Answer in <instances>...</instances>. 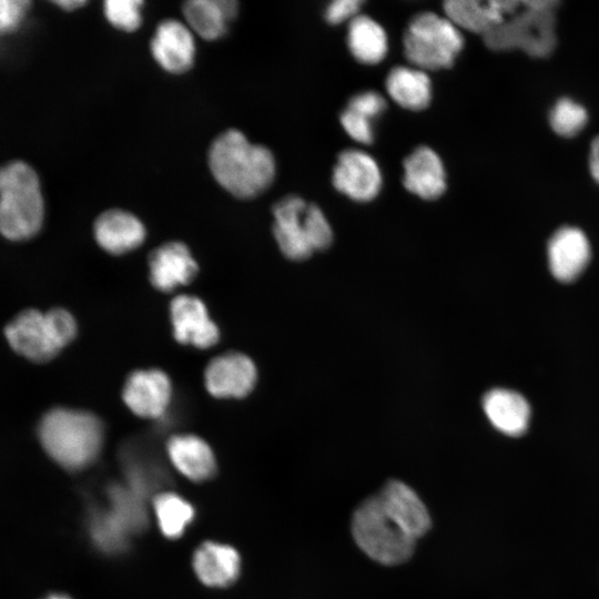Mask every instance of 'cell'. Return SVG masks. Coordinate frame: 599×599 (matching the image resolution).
Segmentation results:
<instances>
[{
    "mask_svg": "<svg viewBox=\"0 0 599 599\" xmlns=\"http://www.w3.org/2000/svg\"><path fill=\"white\" fill-rule=\"evenodd\" d=\"M209 164L220 185L241 199L264 192L275 175L272 152L263 145L252 144L235 129L223 132L213 141Z\"/></svg>",
    "mask_w": 599,
    "mask_h": 599,
    "instance_id": "obj_1",
    "label": "cell"
},
{
    "mask_svg": "<svg viewBox=\"0 0 599 599\" xmlns=\"http://www.w3.org/2000/svg\"><path fill=\"white\" fill-rule=\"evenodd\" d=\"M44 451L69 470L91 465L103 446L104 427L92 413L67 407L48 410L38 426Z\"/></svg>",
    "mask_w": 599,
    "mask_h": 599,
    "instance_id": "obj_2",
    "label": "cell"
},
{
    "mask_svg": "<svg viewBox=\"0 0 599 599\" xmlns=\"http://www.w3.org/2000/svg\"><path fill=\"white\" fill-rule=\"evenodd\" d=\"M557 0H520L505 22L484 35L494 51L518 50L532 59H547L558 45Z\"/></svg>",
    "mask_w": 599,
    "mask_h": 599,
    "instance_id": "obj_3",
    "label": "cell"
},
{
    "mask_svg": "<svg viewBox=\"0 0 599 599\" xmlns=\"http://www.w3.org/2000/svg\"><path fill=\"white\" fill-rule=\"evenodd\" d=\"M44 202L35 171L21 161L0 169V234L26 241L42 227Z\"/></svg>",
    "mask_w": 599,
    "mask_h": 599,
    "instance_id": "obj_4",
    "label": "cell"
},
{
    "mask_svg": "<svg viewBox=\"0 0 599 599\" xmlns=\"http://www.w3.org/2000/svg\"><path fill=\"white\" fill-rule=\"evenodd\" d=\"M73 315L61 307L47 312L29 308L19 313L4 328L6 338L19 355L35 363L48 362L77 335Z\"/></svg>",
    "mask_w": 599,
    "mask_h": 599,
    "instance_id": "obj_5",
    "label": "cell"
},
{
    "mask_svg": "<svg viewBox=\"0 0 599 599\" xmlns=\"http://www.w3.org/2000/svg\"><path fill=\"white\" fill-rule=\"evenodd\" d=\"M273 216L274 237L290 260H305L332 244L333 231L324 213L300 196L282 199L273 207Z\"/></svg>",
    "mask_w": 599,
    "mask_h": 599,
    "instance_id": "obj_6",
    "label": "cell"
},
{
    "mask_svg": "<svg viewBox=\"0 0 599 599\" xmlns=\"http://www.w3.org/2000/svg\"><path fill=\"white\" fill-rule=\"evenodd\" d=\"M352 534L358 547L373 560L387 566L408 560L416 540L386 511L377 494L354 511Z\"/></svg>",
    "mask_w": 599,
    "mask_h": 599,
    "instance_id": "obj_7",
    "label": "cell"
},
{
    "mask_svg": "<svg viewBox=\"0 0 599 599\" xmlns=\"http://www.w3.org/2000/svg\"><path fill=\"white\" fill-rule=\"evenodd\" d=\"M463 47L460 30L447 17L432 12L416 16L404 35L406 58L423 71L449 68Z\"/></svg>",
    "mask_w": 599,
    "mask_h": 599,
    "instance_id": "obj_8",
    "label": "cell"
},
{
    "mask_svg": "<svg viewBox=\"0 0 599 599\" xmlns=\"http://www.w3.org/2000/svg\"><path fill=\"white\" fill-rule=\"evenodd\" d=\"M591 258V244L585 231L576 225L557 227L547 242V261L550 273L560 282L578 278Z\"/></svg>",
    "mask_w": 599,
    "mask_h": 599,
    "instance_id": "obj_9",
    "label": "cell"
},
{
    "mask_svg": "<svg viewBox=\"0 0 599 599\" xmlns=\"http://www.w3.org/2000/svg\"><path fill=\"white\" fill-rule=\"evenodd\" d=\"M256 378L257 370L253 361L237 352L213 358L204 373L207 392L217 398L246 396L254 388Z\"/></svg>",
    "mask_w": 599,
    "mask_h": 599,
    "instance_id": "obj_10",
    "label": "cell"
},
{
    "mask_svg": "<svg viewBox=\"0 0 599 599\" xmlns=\"http://www.w3.org/2000/svg\"><path fill=\"white\" fill-rule=\"evenodd\" d=\"M128 408L143 418L163 416L171 403L172 385L160 369H139L129 375L122 392Z\"/></svg>",
    "mask_w": 599,
    "mask_h": 599,
    "instance_id": "obj_11",
    "label": "cell"
},
{
    "mask_svg": "<svg viewBox=\"0 0 599 599\" xmlns=\"http://www.w3.org/2000/svg\"><path fill=\"white\" fill-rule=\"evenodd\" d=\"M333 184L349 199L367 202L378 194L382 174L370 155L358 150H346L337 159Z\"/></svg>",
    "mask_w": 599,
    "mask_h": 599,
    "instance_id": "obj_12",
    "label": "cell"
},
{
    "mask_svg": "<svg viewBox=\"0 0 599 599\" xmlns=\"http://www.w3.org/2000/svg\"><path fill=\"white\" fill-rule=\"evenodd\" d=\"M174 337L181 344L209 348L219 341L220 333L204 303L191 295H179L170 305Z\"/></svg>",
    "mask_w": 599,
    "mask_h": 599,
    "instance_id": "obj_13",
    "label": "cell"
},
{
    "mask_svg": "<svg viewBox=\"0 0 599 599\" xmlns=\"http://www.w3.org/2000/svg\"><path fill=\"white\" fill-rule=\"evenodd\" d=\"M518 6L516 0H449L444 3V10L458 29L484 37L505 22Z\"/></svg>",
    "mask_w": 599,
    "mask_h": 599,
    "instance_id": "obj_14",
    "label": "cell"
},
{
    "mask_svg": "<svg viewBox=\"0 0 599 599\" xmlns=\"http://www.w3.org/2000/svg\"><path fill=\"white\" fill-rule=\"evenodd\" d=\"M150 281L162 292L173 291L190 283L197 273V264L181 242H169L155 248L149 257Z\"/></svg>",
    "mask_w": 599,
    "mask_h": 599,
    "instance_id": "obj_15",
    "label": "cell"
},
{
    "mask_svg": "<svg viewBox=\"0 0 599 599\" xmlns=\"http://www.w3.org/2000/svg\"><path fill=\"white\" fill-rule=\"evenodd\" d=\"M386 511L415 540L432 524L429 512L413 488L399 480H389L377 494Z\"/></svg>",
    "mask_w": 599,
    "mask_h": 599,
    "instance_id": "obj_16",
    "label": "cell"
},
{
    "mask_svg": "<svg viewBox=\"0 0 599 599\" xmlns=\"http://www.w3.org/2000/svg\"><path fill=\"white\" fill-rule=\"evenodd\" d=\"M151 52L155 61L166 71L182 73L189 70L195 54L191 30L176 20L161 22L151 41Z\"/></svg>",
    "mask_w": 599,
    "mask_h": 599,
    "instance_id": "obj_17",
    "label": "cell"
},
{
    "mask_svg": "<svg viewBox=\"0 0 599 599\" xmlns=\"http://www.w3.org/2000/svg\"><path fill=\"white\" fill-rule=\"evenodd\" d=\"M98 244L111 254H124L139 247L145 237L142 222L130 212L112 209L103 212L94 222Z\"/></svg>",
    "mask_w": 599,
    "mask_h": 599,
    "instance_id": "obj_18",
    "label": "cell"
},
{
    "mask_svg": "<svg viewBox=\"0 0 599 599\" xmlns=\"http://www.w3.org/2000/svg\"><path fill=\"white\" fill-rule=\"evenodd\" d=\"M404 185L424 200H435L445 192L446 174L435 151L420 146L405 159Z\"/></svg>",
    "mask_w": 599,
    "mask_h": 599,
    "instance_id": "obj_19",
    "label": "cell"
},
{
    "mask_svg": "<svg viewBox=\"0 0 599 599\" xmlns=\"http://www.w3.org/2000/svg\"><path fill=\"white\" fill-rule=\"evenodd\" d=\"M483 408L491 425L505 435L520 436L528 428L530 407L517 392L490 389L483 398Z\"/></svg>",
    "mask_w": 599,
    "mask_h": 599,
    "instance_id": "obj_20",
    "label": "cell"
},
{
    "mask_svg": "<svg viewBox=\"0 0 599 599\" xmlns=\"http://www.w3.org/2000/svg\"><path fill=\"white\" fill-rule=\"evenodd\" d=\"M166 454L175 469L191 480H206L216 470L212 449L195 435L172 436L166 443Z\"/></svg>",
    "mask_w": 599,
    "mask_h": 599,
    "instance_id": "obj_21",
    "label": "cell"
},
{
    "mask_svg": "<svg viewBox=\"0 0 599 599\" xmlns=\"http://www.w3.org/2000/svg\"><path fill=\"white\" fill-rule=\"evenodd\" d=\"M121 459L126 485L144 498L169 483L167 473L158 457L138 441H130L121 449Z\"/></svg>",
    "mask_w": 599,
    "mask_h": 599,
    "instance_id": "obj_22",
    "label": "cell"
},
{
    "mask_svg": "<svg viewBox=\"0 0 599 599\" xmlns=\"http://www.w3.org/2000/svg\"><path fill=\"white\" fill-rule=\"evenodd\" d=\"M193 568L199 579L206 586L225 587L238 576L240 556L227 545L207 541L195 550Z\"/></svg>",
    "mask_w": 599,
    "mask_h": 599,
    "instance_id": "obj_23",
    "label": "cell"
},
{
    "mask_svg": "<svg viewBox=\"0 0 599 599\" xmlns=\"http://www.w3.org/2000/svg\"><path fill=\"white\" fill-rule=\"evenodd\" d=\"M237 12L233 0H191L183 4L190 28L205 40H215L226 32Z\"/></svg>",
    "mask_w": 599,
    "mask_h": 599,
    "instance_id": "obj_24",
    "label": "cell"
},
{
    "mask_svg": "<svg viewBox=\"0 0 599 599\" xmlns=\"http://www.w3.org/2000/svg\"><path fill=\"white\" fill-rule=\"evenodd\" d=\"M390 98L402 108L422 110L432 99V84L428 75L420 69L394 68L386 79Z\"/></svg>",
    "mask_w": 599,
    "mask_h": 599,
    "instance_id": "obj_25",
    "label": "cell"
},
{
    "mask_svg": "<svg viewBox=\"0 0 599 599\" xmlns=\"http://www.w3.org/2000/svg\"><path fill=\"white\" fill-rule=\"evenodd\" d=\"M347 44L359 62L379 63L387 53V35L380 24L366 16H356L351 20Z\"/></svg>",
    "mask_w": 599,
    "mask_h": 599,
    "instance_id": "obj_26",
    "label": "cell"
},
{
    "mask_svg": "<svg viewBox=\"0 0 599 599\" xmlns=\"http://www.w3.org/2000/svg\"><path fill=\"white\" fill-rule=\"evenodd\" d=\"M589 121L590 112L587 105L569 94L557 97L547 111L550 131L564 140H571L582 134Z\"/></svg>",
    "mask_w": 599,
    "mask_h": 599,
    "instance_id": "obj_27",
    "label": "cell"
},
{
    "mask_svg": "<svg viewBox=\"0 0 599 599\" xmlns=\"http://www.w3.org/2000/svg\"><path fill=\"white\" fill-rule=\"evenodd\" d=\"M109 510L129 531L134 534L146 526L144 497L126 484H114L108 488Z\"/></svg>",
    "mask_w": 599,
    "mask_h": 599,
    "instance_id": "obj_28",
    "label": "cell"
},
{
    "mask_svg": "<svg viewBox=\"0 0 599 599\" xmlns=\"http://www.w3.org/2000/svg\"><path fill=\"white\" fill-rule=\"evenodd\" d=\"M153 506L159 527L167 538L181 536L194 517L192 505L173 493L156 495Z\"/></svg>",
    "mask_w": 599,
    "mask_h": 599,
    "instance_id": "obj_29",
    "label": "cell"
},
{
    "mask_svg": "<svg viewBox=\"0 0 599 599\" xmlns=\"http://www.w3.org/2000/svg\"><path fill=\"white\" fill-rule=\"evenodd\" d=\"M89 531L94 545L104 552H120L128 546L129 531L108 508L92 510Z\"/></svg>",
    "mask_w": 599,
    "mask_h": 599,
    "instance_id": "obj_30",
    "label": "cell"
},
{
    "mask_svg": "<svg viewBox=\"0 0 599 599\" xmlns=\"http://www.w3.org/2000/svg\"><path fill=\"white\" fill-rule=\"evenodd\" d=\"M142 3L139 0H108L104 2V13L115 28L133 31L141 23Z\"/></svg>",
    "mask_w": 599,
    "mask_h": 599,
    "instance_id": "obj_31",
    "label": "cell"
},
{
    "mask_svg": "<svg viewBox=\"0 0 599 599\" xmlns=\"http://www.w3.org/2000/svg\"><path fill=\"white\" fill-rule=\"evenodd\" d=\"M31 7L28 0H0V34L18 29Z\"/></svg>",
    "mask_w": 599,
    "mask_h": 599,
    "instance_id": "obj_32",
    "label": "cell"
},
{
    "mask_svg": "<svg viewBox=\"0 0 599 599\" xmlns=\"http://www.w3.org/2000/svg\"><path fill=\"white\" fill-rule=\"evenodd\" d=\"M341 123L345 132L355 141L372 143L374 131L370 119L346 108L341 115Z\"/></svg>",
    "mask_w": 599,
    "mask_h": 599,
    "instance_id": "obj_33",
    "label": "cell"
},
{
    "mask_svg": "<svg viewBox=\"0 0 599 599\" xmlns=\"http://www.w3.org/2000/svg\"><path fill=\"white\" fill-rule=\"evenodd\" d=\"M347 108L373 121L385 110L386 102L379 93L366 91L354 95Z\"/></svg>",
    "mask_w": 599,
    "mask_h": 599,
    "instance_id": "obj_34",
    "label": "cell"
},
{
    "mask_svg": "<svg viewBox=\"0 0 599 599\" xmlns=\"http://www.w3.org/2000/svg\"><path fill=\"white\" fill-rule=\"evenodd\" d=\"M358 0H337L328 4L325 11V19L331 24H337L348 19H354L362 6Z\"/></svg>",
    "mask_w": 599,
    "mask_h": 599,
    "instance_id": "obj_35",
    "label": "cell"
},
{
    "mask_svg": "<svg viewBox=\"0 0 599 599\" xmlns=\"http://www.w3.org/2000/svg\"><path fill=\"white\" fill-rule=\"evenodd\" d=\"M587 170L591 180L599 185V134L595 135L589 143Z\"/></svg>",
    "mask_w": 599,
    "mask_h": 599,
    "instance_id": "obj_36",
    "label": "cell"
},
{
    "mask_svg": "<svg viewBox=\"0 0 599 599\" xmlns=\"http://www.w3.org/2000/svg\"><path fill=\"white\" fill-rule=\"evenodd\" d=\"M54 3L64 10H74L84 6L85 2L82 0H61Z\"/></svg>",
    "mask_w": 599,
    "mask_h": 599,
    "instance_id": "obj_37",
    "label": "cell"
},
{
    "mask_svg": "<svg viewBox=\"0 0 599 599\" xmlns=\"http://www.w3.org/2000/svg\"><path fill=\"white\" fill-rule=\"evenodd\" d=\"M45 599H70L68 596L64 595H51L47 597Z\"/></svg>",
    "mask_w": 599,
    "mask_h": 599,
    "instance_id": "obj_38",
    "label": "cell"
}]
</instances>
